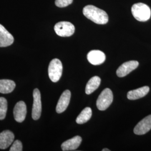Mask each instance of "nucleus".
<instances>
[{
	"mask_svg": "<svg viewBox=\"0 0 151 151\" xmlns=\"http://www.w3.org/2000/svg\"><path fill=\"white\" fill-rule=\"evenodd\" d=\"M151 129V115L140 121L134 129V133L137 135H143Z\"/></svg>",
	"mask_w": 151,
	"mask_h": 151,
	"instance_id": "nucleus-8",
	"label": "nucleus"
},
{
	"mask_svg": "<svg viewBox=\"0 0 151 151\" xmlns=\"http://www.w3.org/2000/svg\"><path fill=\"white\" fill-rule=\"evenodd\" d=\"M139 65V62L137 60L126 62L121 65L116 70V75L119 77H123L128 75L131 72L135 70Z\"/></svg>",
	"mask_w": 151,
	"mask_h": 151,
	"instance_id": "nucleus-7",
	"label": "nucleus"
},
{
	"mask_svg": "<svg viewBox=\"0 0 151 151\" xmlns=\"http://www.w3.org/2000/svg\"><path fill=\"white\" fill-rule=\"evenodd\" d=\"M71 93L70 90H67L62 93L56 106V111L57 113L64 112L68 107L70 102Z\"/></svg>",
	"mask_w": 151,
	"mask_h": 151,
	"instance_id": "nucleus-11",
	"label": "nucleus"
},
{
	"mask_svg": "<svg viewBox=\"0 0 151 151\" xmlns=\"http://www.w3.org/2000/svg\"><path fill=\"white\" fill-rule=\"evenodd\" d=\"M150 91V88L148 86H143L131 90L127 93V98L129 100H135L142 97H145L146 95Z\"/></svg>",
	"mask_w": 151,
	"mask_h": 151,
	"instance_id": "nucleus-15",
	"label": "nucleus"
},
{
	"mask_svg": "<svg viewBox=\"0 0 151 151\" xmlns=\"http://www.w3.org/2000/svg\"><path fill=\"white\" fill-rule=\"evenodd\" d=\"M14 38L5 27L0 24V47H6L14 43Z\"/></svg>",
	"mask_w": 151,
	"mask_h": 151,
	"instance_id": "nucleus-12",
	"label": "nucleus"
},
{
	"mask_svg": "<svg viewBox=\"0 0 151 151\" xmlns=\"http://www.w3.org/2000/svg\"><path fill=\"white\" fill-rule=\"evenodd\" d=\"M27 106L25 103L20 101L16 104L14 109V118L16 122L22 123L25 119L27 115Z\"/></svg>",
	"mask_w": 151,
	"mask_h": 151,
	"instance_id": "nucleus-10",
	"label": "nucleus"
},
{
	"mask_svg": "<svg viewBox=\"0 0 151 151\" xmlns=\"http://www.w3.org/2000/svg\"><path fill=\"white\" fill-rule=\"evenodd\" d=\"M132 13L133 16L138 21L147 22L150 19L151 11L149 6L143 4L137 3L132 7Z\"/></svg>",
	"mask_w": 151,
	"mask_h": 151,
	"instance_id": "nucleus-2",
	"label": "nucleus"
},
{
	"mask_svg": "<svg viewBox=\"0 0 151 151\" xmlns=\"http://www.w3.org/2000/svg\"><path fill=\"white\" fill-rule=\"evenodd\" d=\"M7 110V101L5 98L0 97V120L5 119Z\"/></svg>",
	"mask_w": 151,
	"mask_h": 151,
	"instance_id": "nucleus-19",
	"label": "nucleus"
},
{
	"mask_svg": "<svg viewBox=\"0 0 151 151\" xmlns=\"http://www.w3.org/2000/svg\"><path fill=\"white\" fill-rule=\"evenodd\" d=\"M92 110L89 107L85 108L76 119L77 124H82L87 122L91 118Z\"/></svg>",
	"mask_w": 151,
	"mask_h": 151,
	"instance_id": "nucleus-18",
	"label": "nucleus"
},
{
	"mask_svg": "<svg viewBox=\"0 0 151 151\" xmlns=\"http://www.w3.org/2000/svg\"><path fill=\"white\" fill-rule=\"evenodd\" d=\"M73 0H55V4L58 7H65L70 5Z\"/></svg>",
	"mask_w": 151,
	"mask_h": 151,
	"instance_id": "nucleus-20",
	"label": "nucleus"
},
{
	"mask_svg": "<svg viewBox=\"0 0 151 151\" xmlns=\"http://www.w3.org/2000/svg\"><path fill=\"white\" fill-rule=\"evenodd\" d=\"M16 86L15 83L10 80H0V93H9Z\"/></svg>",
	"mask_w": 151,
	"mask_h": 151,
	"instance_id": "nucleus-17",
	"label": "nucleus"
},
{
	"mask_svg": "<svg viewBox=\"0 0 151 151\" xmlns=\"http://www.w3.org/2000/svg\"><path fill=\"white\" fill-rule=\"evenodd\" d=\"M55 33L60 37H68L72 35L75 31V26L68 22H57L54 27Z\"/></svg>",
	"mask_w": 151,
	"mask_h": 151,
	"instance_id": "nucleus-5",
	"label": "nucleus"
},
{
	"mask_svg": "<svg viewBox=\"0 0 151 151\" xmlns=\"http://www.w3.org/2000/svg\"><path fill=\"white\" fill-rule=\"evenodd\" d=\"M101 83V79L98 76H93L88 81L86 86L85 92L87 95H90L97 90Z\"/></svg>",
	"mask_w": 151,
	"mask_h": 151,
	"instance_id": "nucleus-16",
	"label": "nucleus"
},
{
	"mask_svg": "<svg viewBox=\"0 0 151 151\" xmlns=\"http://www.w3.org/2000/svg\"><path fill=\"white\" fill-rule=\"evenodd\" d=\"M103 151H110V150H109L108 148H104V149H103Z\"/></svg>",
	"mask_w": 151,
	"mask_h": 151,
	"instance_id": "nucleus-22",
	"label": "nucleus"
},
{
	"mask_svg": "<svg viewBox=\"0 0 151 151\" xmlns=\"http://www.w3.org/2000/svg\"><path fill=\"white\" fill-rule=\"evenodd\" d=\"M10 151H22V145L21 141L16 140L13 143V145L10 149Z\"/></svg>",
	"mask_w": 151,
	"mask_h": 151,
	"instance_id": "nucleus-21",
	"label": "nucleus"
},
{
	"mask_svg": "<svg viewBox=\"0 0 151 151\" xmlns=\"http://www.w3.org/2000/svg\"><path fill=\"white\" fill-rule=\"evenodd\" d=\"M87 58L92 65H100L105 62L106 56L101 50H92L87 54Z\"/></svg>",
	"mask_w": 151,
	"mask_h": 151,
	"instance_id": "nucleus-9",
	"label": "nucleus"
},
{
	"mask_svg": "<svg viewBox=\"0 0 151 151\" xmlns=\"http://www.w3.org/2000/svg\"><path fill=\"white\" fill-rule=\"evenodd\" d=\"M82 138L80 136H75L72 138L65 141L62 145L61 148L63 151H75L81 145Z\"/></svg>",
	"mask_w": 151,
	"mask_h": 151,
	"instance_id": "nucleus-14",
	"label": "nucleus"
},
{
	"mask_svg": "<svg viewBox=\"0 0 151 151\" xmlns=\"http://www.w3.org/2000/svg\"><path fill=\"white\" fill-rule=\"evenodd\" d=\"M14 134L11 131L6 130L0 133V149L5 150L12 143Z\"/></svg>",
	"mask_w": 151,
	"mask_h": 151,
	"instance_id": "nucleus-13",
	"label": "nucleus"
},
{
	"mask_svg": "<svg viewBox=\"0 0 151 151\" xmlns=\"http://www.w3.org/2000/svg\"><path fill=\"white\" fill-rule=\"evenodd\" d=\"M63 65L60 60L55 58L52 60L48 67V75L53 82L59 81L62 75Z\"/></svg>",
	"mask_w": 151,
	"mask_h": 151,
	"instance_id": "nucleus-3",
	"label": "nucleus"
},
{
	"mask_svg": "<svg viewBox=\"0 0 151 151\" xmlns=\"http://www.w3.org/2000/svg\"><path fill=\"white\" fill-rule=\"evenodd\" d=\"M83 14L88 19L97 24H106L109 21L108 14L95 6H86L83 9Z\"/></svg>",
	"mask_w": 151,
	"mask_h": 151,
	"instance_id": "nucleus-1",
	"label": "nucleus"
},
{
	"mask_svg": "<svg viewBox=\"0 0 151 151\" xmlns=\"http://www.w3.org/2000/svg\"><path fill=\"white\" fill-rule=\"evenodd\" d=\"M33 105L32 109V118L35 120L40 118L42 113V102L40 91L38 88L33 91Z\"/></svg>",
	"mask_w": 151,
	"mask_h": 151,
	"instance_id": "nucleus-6",
	"label": "nucleus"
},
{
	"mask_svg": "<svg viewBox=\"0 0 151 151\" xmlns=\"http://www.w3.org/2000/svg\"><path fill=\"white\" fill-rule=\"evenodd\" d=\"M113 101V95L110 88L104 89L99 96L96 101V106L99 110L104 111L108 109Z\"/></svg>",
	"mask_w": 151,
	"mask_h": 151,
	"instance_id": "nucleus-4",
	"label": "nucleus"
}]
</instances>
